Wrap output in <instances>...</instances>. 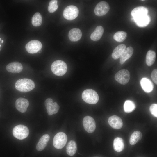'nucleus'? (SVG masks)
<instances>
[{
    "label": "nucleus",
    "mask_w": 157,
    "mask_h": 157,
    "mask_svg": "<svg viewBox=\"0 0 157 157\" xmlns=\"http://www.w3.org/2000/svg\"><path fill=\"white\" fill-rule=\"evenodd\" d=\"M15 88L18 91L23 92H29L35 87V84L32 80L24 78L18 80L15 84Z\"/></svg>",
    "instance_id": "nucleus-1"
},
{
    "label": "nucleus",
    "mask_w": 157,
    "mask_h": 157,
    "mask_svg": "<svg viewBox=\"0 0 157 157\" xmlns=\"http://www.w3.org/2000/svg\"><path fill=\"white\" fill-rule=\"evenodd\" d=\"M51 69L52 72L58 76L64 75L67 70V66L64 61L57 60L54 61L51 66Z\"/></svg>",
    "instance_id": "nucleus-2"
},
{
    "label": "nucleus",
    "mask_w": 157,
    "mask_h": 157,
    "mask_svg": "<svg viewBox=\"0 0 157 157\" xmlns=\"http://www.w3.org/2000/svg\"><path fill=\"white\" fill-rule=\"evenodd\" d=\"M82 97L85 102L90 104L97 103L99 99V96L97 92L92 89H87L82 92Z\"/></svg>",
    "instance_id": "nucleus-3"
},
{
    "label": "nucleus",
    "mask_w": 157,
    "mask_h": 157,
    "mask_svg": "<svg viewBox=\"0 0 157 157\" xmlns=\"http://www.w3.org/2000/svg\"><path fill=\"white\" fill-rule=\"evenodd\" d=\"M13 135L19 140H23L27 138L29 134L28 128L23 125H18L15 126L13 130Z\"/></svg>",
    "instance_id": "nucleus-4"
},
{
    "label": "nucleus",
    "mask_w": 157,
    "mask_h": 157,
    "mask_svg": "<svg viewBox=\"0 0 157 157\" xmlns=\"http://www.w3.org/2000/svg\"><path fill=\"white\" fill-rule=\"evenodd\" d=\"M67 139L66 135L64 132H59L57 133L53 139V146L58 149H62L66 144Z\"/></svg>",
    "instance_id": "nucleus-5"
},
{
    "label": "nucleus",
    "mask_w": 157,
    "mask_h": 157,
    "mask_svg": "<svg viewBox=\"0 0 157 157\" xmlns=\"http://www.w3.org/2000/svg\"><path fill=\"white\" fill-rule=\"evenodd\" d=\"M78 14L79 10L76 6L73 5H70L65 8L63 15L65 19L71 20L77 17Z\"/></svg>",
    "instance_id": "nucleus-6"
},
{
    "label": "nucleus",
    "mask_w": 157,
    "mask_h": 157,
    "mask_svg": "<svg viewBox=\"0 0 157 157\" xmlns=\"http://www.w3.org/2000/svg\"><path fill=\"white\" fill-rule=\"evenodd\" d=\"M130 77V74L129 71L126 69H123L118 71L115 74V78L119 83L125 85L129 82Z\"/></svg>",
    "instance_id": "nucleus-7"
},
{
    "label": "nucleus",
    "mask_w": 157,
    "mask_h": 157,
    "mask_svg": "<svg viewBox=\"0 0 157 157\" xmlns=\"http://www.w3.org/2000/svg\"><path fill=\"white\" fill-rule=\"evenodd\" d=\"M83 126L85 130L88 133L93 132L96 128L95 120L92 117L87 116L84 117L83 120Z\"/></svg>",
    "instance_id": "nucleus-8"
},
{
    "label": "nucleus",
    "mask_w": 157,
    "mask_h": 157,
    "mask_svg": "<svg viewBox=\"0 0 157 157\" xmlns=\"http://www.w3.org/2000/svg\"><path fill=\"white\" fill-rule=\"evenodd\" d=\"M42 47L41 43L39 41L34 40L30 41L25 46L26 51L31 54L36 53L39 52Z\"/></svg>",
    "instance_id": "nucleus-9"
},
{
    "label": "nucleus",
    "mask_w": 157,
    "mask_h": 157,
    "mask_svg": "<svg viewBox=\"0 0 157 157\" xmlns=\"http://www.w3.org/2000/svg\"><path fill=\"white\" fill-rule=\"evenodd\" d=\"M45 105L48 114L51 115L58 112L60 106L56 102H53V100L50 98L46 99L45 101Z\"/></svg>",
    "instance_id": "nucleus-10"
},
{
    "label": "nucleus",
    "mask_w": 157,
    "mask_h": 157,
    "mask_svg": "<svg viewBox=\"0 0 157 157\" xmlns=\"http://www.w3.org/2000/svg\"><path fill=\"white\" fill-rule=\"evenodd\" d=\"M109 9V6L107 2L101 1L96 5L94 8V12L96 15L101 16L106 14Z\"/></svg>",
    "instance_id": "nucleus-11"
},
{
    "label": "nucleus",
    "mask_w": 157,
    "mask_h": 157,
    "mask_svg": "<svg viewBox=\"0 0 157 157\" xmlns=\"http://www.w3.org/2000/svg\"><path fill=\"white\" fill-rule=\"evenodd\" d=\"M28 100L25 98H19L15 101V106L16 109L21 113L25 112L29 105Z\"/></svg>",
    "instance_id": "nucleus-12"
},
{
    "label": "nucleus",
    "mask_w": 157,
    "mask_h": 157,
    "mask_svg": "<svg viewBox=\"0 0 157 157\" xmlns=\"http://www.w3.org/2000/svg\"><path fill=\"white\" fill-rule=\"evenodd\" d=\"M132 20L135 22L139 27H145L147 26L151 21V18L147 14L136 17H132Z\"/></svg>",
    "instance_id": "nucleus-13"
},
{
    "label": "nucleus",
    "mask_w": 157,
    "mask_h": 157,
    "mask_svg": "<svg viewBox=\"0 0 157 157\" xmlns=\"http://www.w3.org/2000/svg\"><path fill=\"white\" fill-rule=\"evenodd\" d=\"M109 125L113 129H119L122 126L123 123L121 118L118 116L114 115L110 117L108 119Z\"/></svg>",
    "instance_id": "nucleus-14"
},
{
    "label": "nucleus",
    "mask_w": 157,
    "mask_h": 157,
    "mask_svg": "<svg viewBox=\"0 0 157 157\" xmlns=\"http://www.w3.org/2000/svg\"><path fill=\"white\" fill-rule=\"evenodd\" d=\"M6 69L8 72L13 73H19L22 70V64L18 62H11L6 66Z\"/></svg>",
    "instance_id": "nucleus-15"
},
{
    "label": "nucleus",
    "mask_w": 157,
    "mask_h": 157,
    "mask_svg": "<svg viewBox=\"0 0 157 157\" xmlns=\"http://www.w3.org/2000/svg\"><path fill=\"white\" fill-rule=\"evenodd\" d=\"M142 88L145 92L150 93L153 90L154 85L152 81L147 78H142L140 81Z\"/></svg>",
    "instance_id": "nucleus-16"
},
{
    "label": "nucleus",
    "mask_w": 157,
    "mask_h": 157,
    "mask_svg": "<svg viewBox=\"0 0 157 157\" xmlns=\"http://www.w3.org/2000/svg\"><path fill=\"white\" fill-rule=\"evenodd\" d=\"M50 139V136L48 134L42 135L39 139L36 146V149L39 151L44 150L46 147Z\"/></svg>",
    "instance_id": "nucleus-17"
},
{
    "label": "nucleus",
    "mask_w": 157,
    "mask_h": 157,
    "mask_svg": "<svg viewBox=\"0 0 157 157\" xmlns=\"http://www.w3.org/2000/svg\"><path fill=\"white\" fill-rule=\"evenodd\" d=\"M133 52V48L129 46L126 48L120 57V63L123 64L132 55Z\"/></svg>",
    "instance_id": "nucleus-18"
},
{
    "label": "nucleus",
    "mask_w": 157,
    "mask_h": 157,
    "mask_svg": "<svg viewBox=\"0 0 157 157\" xmlns=\"http://www.w3.org/2000/svg\"><path fill=\"white\" fill-rule=\"evenodd\" d=\"M82 33L81 30L77 28L71 29L69 32L68 36L69 40L73 42L77 41L81 37Z\"/></svg>",
    "instance_id": "nucleus-19"
},
{
    "label": "nucleus",
    "mask_w": 157,
    "mask_h": 157,
    "mask_svg": "<svg viewBox=\"0 0 157 157\" xmlns=\"http://www.w3.org/2000/svg\"><path fill=\"white\" fill-rule=\"evenodd\" d=\"M148 12L147 8L142 6H139L133 9L131 14L133 17H136L147 15Z\"/></svg>",
    "instance_id": "nucleus-20"
},
{
    "label": "nucleus",
    "mask_w": 157,
    "mask_h": 157,
    "mask_svg": "<svg viewBox=\"0 0 157 157\" xmlns=\"http://www.w3.org/2000/svg\"><path fill=\"white\" fill-rule=\"evenodd\" d=\"M104 32L103 28L101 26H97L90 35L91 39L94 41L99 40L102 36Z\"/></svg>",
    "instance_id": "nucleus-21"
},
{
    "label": "nucleus",
    "mask_w": 157,
    "mask_h": 157,
    "mask_svg": "<svg viewBox=\"0 0 157 157\" xmlns=\"http://www.w3.org/2000/svg\"><path fill=\"white\" fill-rule=\"evenodd\" d=\"M77 150V146L75 141L70 140L68 143L66 147V152L67 154L73 156L76 153Z\"/></svg>",
    "instance_id": "nucleus-22"
},
{
    "label": "nucleus",
    "mask_w": 157,
    "mask_h": 157,
    "mask_svg": "<svg viewBox=\"0 0 157 157\" xmlns=\"http://www.w3.org/2000/svg\"><path fill=\"white\" fill-rule=\"evenodd\" d=\"M113 148L117 152L122 151L124 148V143L123 139L119 137L116 138L113 141Z\"/></svg>",
    "instance_id": "nucleus-23"
},
{
    "label": "nucleus",
    "mask_w": 157,
    "mask_h": 157,
    "mask_svg": "<svg viewBox=\"0 0 157 157\" xmlns=\"http://www.w3.org/2000/svg\"><path fill=\"white\" fill-rule=\"evenodd\" d=\"M126 48V46L123 44H120L116 47L114 49L112 53V58L115 60L119 58Z\"/></svg>",
    "instance_id": "nucleus-24"
},
{
    "label": "nucleus",
    "mask_w": 157,
    "mask_h": 157,
    "mask_svg": "<svg viewBox=\"0 0 157 157\" xmlns=\"http://www.w3.org/2000/svg\"><path fill=\"white\" fill-rule=\"evenodd\" d=\"M142 134L138 131H134L131 134L129 140V143L131 145H134L138 142L142 138Z\"/></svg>",
    "instance_id": "nucleus-25"
},
{
    "label": "nucleus",
    "mask_w": 157,
    "mask_h": 157,
    "mask_svg": "<svg viewBox=\"0 0 157 157\" xmlns=\"http://www.w3.org/2000/svg\"><path fill=\"white\" fill-rule=\"evenodd\" d=\"M156 57L155 52L151 50H149L147 52L146 58L147 65L149 66H151L154 63Z\"/></svg>",
    "instance_id": "nucleus-26"
},
{
    "label": "nucleus",
    "mask_w": 157,
    "mask_h": 157,
    "mask_svg": "<svg viewBox=\"0 0 157 157\" xmlns=\"http://www.w3.org/2000/svg\"><path fill=\"white\" fill-rule=\"evenodd\" d=\"M135 108V104L133 101L127 100L125 102L124 105V110L125 112L131 113L134 110Z\"/></svg>",
    "instance_id": "nucleus-27"
},
{
    "label": "nucleus",
    "mask_w": 157,
    "mask_h": 157,
    "mask_svg": "<svg viewBox=\"0 0 157 157\" xmlns=\"http://www.w3.org/2000/svg\"><path fill=\"white\" fill-rule=\"evenodd\" d=\"M42 17L39 12L36 13L32 17V24L34 26H40L42 23Z\"/></svg>",
    "instance_id": "nucleus-28"
},
{
    "label": "nucleus",
    "mask_w": 157,
    "mask_h": 157,
    "mask_svg": "<svg viewBox=\"0 0 157 157\" xmlns=\"http://www.w3.org/2000/svg\"><path fill=\"white\" fill-rule=\"evenodd\" d=\"M127 35V34L126 32L122 31H118L115 34L113 38L117 42H121L126 39Z\"/></svg>",
    "instance_id": "nucleus-29"
},
{
    "label": "nucleus",
    "mask_w": 157,
    "mask_h": 157,
    "mask_svg": "<svg viewBox=\"0 0 157 157\" xmlns=\"http://www.w3.org/2000/svg\"><path fill=\"white\" fill-rule=\"evenodd\" d=\"M58 1L56 0L51 1L48 8V11L50 13H53L58 8Z\"/></svg>",
    "instance_id": "nucleus-30"
},
{
    "label": "nucleus",
    "mask_w": 157,
    "mask_h": 157,
    "mask_svg": "<svg viewBox=\"0 0 157 157\" xmlns=\"http://www.w3.org/2000/svg\"><path fill=\"white\" fill-rule=\"evenodd\" d=\"M149 110L152 115L156 117H157V104H153L150 107Z\"/></svg>",
    "instance_id": "nucleus-31"
},
{
    "label": "nucleus",
    "mask_w": 157,
    "mask_h": 157,
    "mask_svg": "<svg viewBox=\"0 0 157 157\" xmlns=\"http://www.w3.org/2000/svg\"><path fill=\"white\" fill-rule=\"evenodd\" d=\"M151 78L154 83L157 84V69H155L153 70L151 74Z\"/></svg>",
    "instance_id": "nucleus-32"
},
{
    "label": "nucleus",
    "mask_w": 157,
    "mask_h": 157,
    "mask_svg": "<svg viewBox=\"0 0 157 157\" xmlns=\"http://www.w3.org/2000/svg\"><path fill=\"white\" fill-rule=\"evenodd\" d=\"M3 40H2V41H1L2 43H3Z\"/></svg>",
    "instance_id": "nucleus-33"
},
{
    "label": "nucleus",
    "mask_w": 157,
    "mask_h": 157,
    "mask_svg": "<svg viewBox=\"0 0 157 157\" xmlns=\"http://www.w3.org/2000/svg\"><path fill=\"white\" fill-rule=\"evenodd\" d=\"M1 40V38H0V41Z\"/></svg>",
    "instance_id": "nucleus-34"
},
{
    "label": "nucleus",
    "mask_w": 157,
    "mask_h": 157,
    "mask_svg": "<svg viewBox=\"0 0 157 157\" xmlns=\"http://www.w3.org/2000/svg\"><path fill=\"white\" fill-rule=\"evenodd\" d=\"M0 46H1V45H0Z\"/></svg>",
    "instance_id": "nucleus-35"
}]
</instances>
